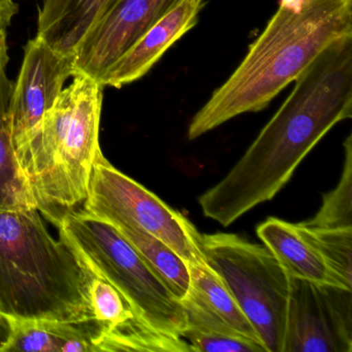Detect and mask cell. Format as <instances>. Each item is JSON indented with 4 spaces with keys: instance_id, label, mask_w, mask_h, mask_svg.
I'll return each instance as SVG.
<instances>
[{
    "instance_id": "5b68a950",
    "label": "cell",
    "mask_w": 352,
    "mask_h": 352,
    "mask_svg": "<svg viewBox=\"0 0 352 352\" xmlns=\"http://www.w3.org/2000/svg\"><path fill=\"white\" fill-rule=\"evenodd\" d=\"M55 226L82 265L112 284L140 321L166 335L183 337L187 316L182 302L112 224L78 210Z\"/></svg>"
},
{
    "instance_id": "6da1fadb",
    "label": "cell",
    "mask_w": 352,
    "mask_h": 352,
    "mask_svg": "<svg viewBox=\"0 0 352 352\" xmlns=\"http://www.w3.org/2000/svg\"><path fill=\"white\" fill-rule=\"evenodd\" d=\"M351 117L352 49L333 43L294 80L292 94L234 168L199 197L204 216L228 226L273 199L322 138Z\"/></svg>"
},
{
    "instance_id": "ffe728a7",
    "label": "cell",
    "mask_w": 352,
    "mask_h": 352,
    "mask_svg": "<svg viewBox=\"0 0 352 352\" xmlns=\"http://www.w3.org/2000/svg\"><path fill=\"white\" fill-rule=\"evenodd\" d=\"M300 236L322 257L336 277L352 289V228H312L296 224Z\"/></svg>"
},
{
    "instance_id": "603a6c76",
    "label": "cell",
    "mask_w": 352,
    "mask_h": 352,
    "mask_svg": "<svg viewBox=\"0 0 352 352\" xmlns=\"http://www.w3.org/2000/svg\"><path fill=\"white\" fill-rule=\"evenodd\" d=\"M18 13L19 6L15 0H0V30H7Z\"/></svg>"
},
{
    "instance_id": "9a60e30c",
    "label": "cell",
    "mask_w": 352,
    "mask_h": 352,
    "mask_svg": "<svg viewBox=\"0 0 352 352\" xmlns=\"http://www.w3.org/2000/svg\"><path fill=\"white\" fill-rule=\"evenodd\" d=\"M9 63L7 30H0V211L38 209L12 144L10 106L14 82L7 75Z\"/></svg>"
},
{
    "instance_id": "ba28073f",
    "label": "cell",
    "mask_w": 352,
    "mask_h": 352,
    "mask_svg": "<svg viewBox=\"0 0 352 352\" xmlns=\"http://www.w3.org/2000/svg\"><path fill=\"white\" fill-rule=\"evenodd\" d=\"M351 351V290L292 278L284 352Z\"/></svg>"
},
{
    "instance_id": "277c9868",
    "label": "cell",
    "mask_w": 352,
    "mask_h": 352,
    "mask_svg": "<svg viewBox=\"0 0 352 352\" xmlns=\"http://www.w3.org/2000/svg\"><path fill=\"white\" fill-rule=\"evenodd\" d=\"M92 274L38 209L0 211V313L14 320L96 319Z\"/></svg>"
},
{
    "instance_id": "8992f818",
    "label": "cell",
    "mask_w": 352,
    "mask_h": 352,
    "mask_svg": "<svg viewBox=\"0 0 352 352\" xmlns=\"http://www.w3.org/2000/svg\"><path fill=\"white\" fill-rule=\"evenodd\" d=\"M201 248L265 351L284 352L292 278L281 263L267 247L228 232L201 234Z\"/></svg>"
},
{
    "instance_id": "cb8c5ba5",
    "label": "cell",
    "mask_w": 352,
    "mask_h": 352,
    "mask_svg": "<svg viewBox=\"0 0 352 352\" xmlns=\"http://www.w3.org/2000/svg\"><path fill=\"white\" fill-rule=\"evenodd\" d=\"M13 331V320L0 313V352L7 345Z\"/></svg>"
},
{
    "instance_id": "e0dca14e",
    "label": "cell",
    "mask_w": 352,
    "mask_h": 352,
    "mask_svg": "<svg viewBox=\"0 0 352 352\" xmlns=\"http://www.w3.org/2000/svg\"><path fill=\"white\" fill-rule=\"evenodd\" d=\"M110 224L135 248L178 300L186 298L191 278L188 263L184 259L168 245L137 226L120 222Z\"/></svg>"
},
{
    "instance_id": "7a4b0ae2",
    "label": "cell",
    "mask_w": 352,
    "mask_h": 352,
    "mask_svg": "<svg viewBox=\"0 0 352 352\" xmlns=\"http://www.w3.org/2000/svg\"><path fill=\"white\" fill-rule=\"evenodd\" d=\"M352 36V0H278L246 56L195 115V140L244 113L263 110L324 50Z\"/></svg>"
},
{
    "instance_id": "ac0fdd59",
    "label": "cell",
    "mask_w": 352,
    "mask_h": 352,
    "mask_svg": "<svg viewBox=\"0 0 352 352\" xmlns=\"http://www.w3.org/2000/svg\"><path fill=\"white\" fill-rule=\"evenodd\" d=\"M188 265L191 278L189 290L236 333L263 345L252 323L243 312L221 277L208 263Z\"/></svg>"
},
{
    "instance_id": "d6986e66",
    "label": "cell",
    "mask_w": 352,
    "mask_h": 352,
    "mask_svg": "<svg viewBox=\"0 0 352 352\" xmlns=\"http://www.w3.org/2000/svg\"><path fill=\"white\" fill-rule=\"evenodd\" d=\"M100 351L195 352L184 338L155 331L137 317L102 329L98 340Z\"/></svg>"
},
{
    "instance_id": "30bf717a",
    "label": "cell",
    "mask_w": 352,
    "mask_h": 352,
    "mask_svg": "<svg viewBox=\"0 0 352 352\" xmlns=\"http://www.w3.org/2000/svg\"><path fill=\"white\" fill-rule=\"evenodd\" d=\"M74 76V57L59 54L36 36L28 41L10 106L14 150L38 126Z\"/></svg>"
},
{
    "instance_id": "44dd1931",
    "label": "cell",
    "mask_w": 352,
    "mask_h": 352,
    "mask_svg": "<svg viewBox=\"0 0 352 352\" xmlns=\"http://www.w3.org/2000/svg\"><path fill=\"white\" fill-rule=\"evenodd\" d=\"M345 160L339 183L333 190L323 195L322 205L316 215L300 222L312 228H352V137L344 143Z\"/></svg>"
},
{
    "instance_id": "5bb4252c",
    "label": "cell",
    "mask_w": 352,
    "mask_h": 352,
    "mask_svg": "<svg viewBox=\"0 0 352 352\" xmlns=\"http://www.w3.org/2000/svg\"><path fill=\"white\" fill-rule=\"evenodd\" d=\"M13 320L3 352H96L102 327L84 321Z\"/></svg>"
},
{
    "instance_id": "9c48e42d",
    "label": "cell",
    "mask_w": 352,
    "mask_h": 352,
    "mask_svg": "<svg viewBox=\"0 0 352 352\" xmlns=\"http://www.w3.org/2000/svg\"><path fill=\"white\" fill-rule=\"evenodd\" d=\"M181 1L119 0L76 50L75 76H87L100 84L109 69Z\"/></svg>"
},
{
    "instance_id": "52a82bcc",
    "label": "cell",
    "mask_w": 352,
    "mask_h": 352,
    "mask_svg": "<svg viewBox=\"0 0 352 352\" xmlns=\"http://www.w3.org/2000/svg\"><path fill=\"white\" fill-rule=\"evenodd\" d=\"M85 213L109 223L131 224L168 245L188 265L207 263L201 234L180 212L117 170L100 154L94 164Z\"/></svg>"
},
{
    "instance_id": "3957f363",
    "label": "cell",
    "mask_w": 352,
    "mask_h": 352,
    "mask_svg": "<svg viewBox=\"0 0 352 352\" xmlns=\"http://www.w3.org/2000/svg\"><path fill=\"white\" fill-rule=\"evenodd\" d=\"M102 89L96 80L75 76L14 150L36 208L54 226L65 214L78 211L87 197L94 164L102 153Z\"/></svg>"
},
{
    "instance_id": "2e32d148",
    "label": "cell",
    "mask_w": 352,
    "mask_h": 352,
    "mask_svg": "<svg viewBox=\"0 0 352 352\" xmlns=\"http://www.w3.org/2000/svg\"><path fill=\"white\" fill-rule=\"evenodd\" d=\"M181 302L187 316L183 338L190 344L193 351L265 352L263 345L247 339L226 324L191 290Z\"/></svg>"
},
{
    "instance_id": "8fae6325",
    "label": "cell",
    "mask_w": 352,
    "mask_h": 352,
    "mask_svg": "<svg viewBox=\"0 0 352 352\" xmlns=\"http://www.w3.org/2000/svg\"><path fill=\"white\" fill-rule=\"evenodd\" d=\"M206 0H182L156 23L102 78L100 85L121 88L143 78L197 22Z\"/></svg>"
},
{
    "instance_id": "7402d4cb",
    "label": "cell",
    "mask_w": 352,
    "mask_h": 352,
    "mask_svg": "<svg viewBox=\"0 0 352 352\" xmlns=\"http://www.w3.org/2000/svg\"><path fill=\"white\" fill-rule=\"evenodd\" d=\"M89 300L94 318L102 329H111L135 317L120 292L94 274L89 282Z\"/></svg>"
},
{
    "instance_id": "4fadbf2b",
    "label": "cell",
    "mask_w": 352,
    "mask_h": 352,
    "mask_svg": "<svg viewBox=\"0 0 352 352\" xmlns=\"http://www.w3.org/2000/svg\"><path fill=\"white\" fill-rule=\"evenodd\" d=\"M256 234L290 278L348 290L320 254L300 236L296 224L270 217L259 224Z\"/></svg>"
},
{
    "instance_id": "7c38bea8",
    "label": "cell",
    "mask_w": 352,
    "mask_h": 352,
    "mask_svg": "<svg viewBox=\"0 0 352 352\" xmlns=\"http://www.w3.org/2000/svg\"><path fill=\"white\" fill-rule=\"evenodd\" d=\"M119 0H44L36 38L65 56H74L88 32Z\"/></svg>"
}]
</instances>
